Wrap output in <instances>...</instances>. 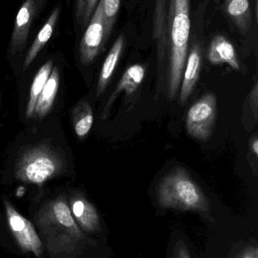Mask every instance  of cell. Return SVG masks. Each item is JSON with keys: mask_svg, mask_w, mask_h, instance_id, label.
I'll list each match as a JSON object with an SVG mask.
<instances>
[{"mask_svg": "<svg viewBox=\"0 0 258 258\" xmlns=\"http://www.w3.org/2000/svg\"><path fill=\"white\" fill-rule=\"evenodd\" d=\"M30 218L50 258H86L98 245L74 221L66 194L44 200Z\"/></svg>", "mask_w": 258, "mask_h": 258, "instance_id": "obj_1", "label": "cell"}, {"mask_svg": "<svg viewBox=\"0 0 258 258\" xmlns=\"http://www.w3.org/2000/svg\"><path fill=\"white\" fill-rule=\"evenodd\" d=\"M158 203L164 209L196 212L213 222L209 200L199 186L181 168L170 173L161 183Z\"/></svg>", "mask_w": 258, "mask_h": 258, "instance_id": "obj_2", "label": "cell"}, {"mask_svg": "<svg viewBox=\"0 0 258 258\" xmlns=\"http://www.w3.org/2000/svg\"><path fill=\"white\" fill-rule=\"evenodd\" d=\"M190 1L170 0L168 34L170 48V97H175L182 81L190 36Z\"/></svg>", "mask_w": 258, "mask_h": 258, "instance_id": "obj_3", "label": "cell"}, {"mask_svg": "<svg viewBox=\"0 0 258 258\" xmlns=\"http://www.w3.org/2000/svg\"><path fill=\"white\" fill-rule=\"evenodd\" d=\"M65 161L59 152L45 144L23 150L15 162V177L29 184L41 186L65 169Z\"/></svg>", "mask_w": 258, "mask_h": 258, "instance_id": "obj_4", "label": "cell"}, {"mask_svg": "<svg viewBox=\"0 0 258 258\" xmlns=\"http://www.w3.org/2000/svg\"><path fill=\"white\" fill-rule=\"evenodd\" d=\"M3 204L5 225L0 226V236H7L9 250L21 255L43 257L46 252L33 222L23 216L9 199L3 198Z\"/></svg>", "mask_w": 258, "mask_h": 258, "instance_id": "obj_5", "label": "cell"}, {"mask_svg": "<svg viewBox=\"0 0 258 258\" xmlns=\"http://www.w3.org/2000/svg\"><path fill=\"white\" fill-rule=\"evenodd\" d=\"M109 37L103 0H99L80 41L79 54L82 64H90L96 58Z\"/></svg>", "mask_w": 258, "mask_h": 258, "instance_id": "obj_6", "label": "cell"}, {"mask_svg": "<svg viewBox=\"0 0 258 258\" xmlns=\"http://www.w3.org/2000/svg\"><path fill=\"white\" fill-rule=\"evenodd\" d=\"M217 115V99L213 94L201 97L189 108L186 117L188 133L200 141L212 135Z\"/></svg>", "mask_w": 258, "mask_h": 258, "instance_id": "obj_7", "label": "cell"}, {"mask_svg": "<svg viewBox=\"0 0 258 258\" xmlns=\"http://www.w3.org/2000/svg\"><path fill=\"white\" fill-rule=\"evenodd\" d=\"M45 3L46 0H24L15 18L11 36V54H17L25 48L33 21L44 9Z\"/></svg>", "mask_w": 258, "mask_h": 258, "instance_id": "obj_8", "label": "cell"}, {"mask_svg": "<svg viewBox=\"0 0 258 258\" xmlns=\"http://www.w3.org/2000/svg\"><path fill=\"white\" fill-rule=\"evenodd\" d=\"M68 206L74 221L80 230L90 237L100 236L103 232L102 222L98 210L83 194L74 192L67 197Z\"/></svg>", "mask_w": 258, "mask_h": 258, "instance_id": "obj_9", "label": "cell"}, {"mask_svg": "<svg viewBox=\"0 0 258 258\" xmlns=\"http://www.w3.org/2000/svg\"><path fill=\"white\" fill-rule=\"evenodd\" d=\"M170 0H154L153 14V37L161 57L165 55L169 47L168 34V10Z\"/></svg>", "mask_w": 258, "mask_h": 258, "instance_id": "obj_10", "label": "cell"}, {"mask_svg": "<svg viewBox=\"0 0 258 258\" xmlns=\"http://www.w3.org/2000/svg\"><path fill=\"white\" fill-rule=\"evenodd\" d=\"M61 10H62V6L60 3H58L51 11V14L47 18L45 22L44 23L42 28L38 32L31 46L29 48L28 51L26 54L24 64H23V69L24 71L27 70L29 66L33 63V60L37 57L41 50L45 47L47 42L51 39L55 29H56V24L59 21Z\"/></svg>", "mask_w": 258, "mask_h": 258, "instance_id": "obj_11", "label": "cell"}, {"mask_svg": "<svg viewBox=\"0 0 258 258\" xmlns=\"http://www.w3.org/2000/svg\"><path fill=\"white\" fill-rule=\"evenodd\" d=\"M208 58L212 64L227 63L235 71L239 70L236 49L232 42L223 35L214 36L209 45Z\"/></svg>", "mask_w": 258, "mask_h": 258, "instance_id": "obj_12", "label": "cell"}, {"mask_svg": "<svg viewBox=\"0 0 258 258\" xmlns=\"http://www.w3.org/2000/svg\"><path fill=\"white\" fill-rule=\"evenodd\" d=\"M224 9L241 34H248L252 25L250 0H224Z\"/></svg>", "mask_w": 258, "mask_h": 258, "instance_id": "obj_13", "label": "cell"}, {"mask_svg": "<svg viewBox=\"0 0 258 258\" xmlns=\"http://www.w3.org/2000/svg\"><path fill=\"white\" fill-rule=\"evenodd\" d=\"M59 83H60V73H59V68L55 67L53 68L51 74L45 83L42 92L38 97L33 117L37 119H42L49 113L57 95Z\"/></svg>", "mask_w": 258, "mask_h": 258, "instance_id": "obj_14", "label": "cell"}, {"mask_svg": "<svg viewBox=\"0 0 258 258\" xmlns=\"http://www.w3.org/2000/svg\"><path fill=\"white\" fill-rule=\"evenodd\" d=\"M201 63V48L198 44H195L188 56L186 71L182 83L180 101L183 103L187 101L196 84L199 77Z\"/></svg>", "mask_w": 258, "mask_h": 258, "instance_id": "obj_15", "label": "cell"}, {"mask_svg": "<svg viewBox=\"0 0 258 258\" xmlns=\"http://www.w3.org/2000/svg\"><path fill=\"white\" fill-rule=\"evenodd\" d=\"M145 74V68L140 64L133 65L125 71L118 83L115 92L109 98V102L106 104L104 110L105 114H107L109 108L112 107L120 92L124 91L127 95H131L138 89L139 85L143 81Z\"/></svg>", "mask_w": 258, "mask_h": 258, "instance_id": "obj_16", "label": "cell"}, {"mask_svg": "<svg viewBox=\"0 0 258 258\" xmlns=\"http://www.w3.org/2000/svg\"><path fill=\"white\" fill-rule=\"evenodd\" d=\"M124 44H125V37L124 35H121L118 36L108 54L104 63H103L102 68H101L98 85H97V97H99L103 93L110 82L111 78L115 72V68H116L120 57L122 54Z\"/></svg>", "mask_w": 258, "mask_h": 258, "instance_id": "obj_17", "label": "cell"}, {"mask_svg": "<svg viewBox=\"0 0 258 258\" xmlns=\"http://www.w3.org/2000/svg\"><path fill=\"white\" fill-rule=\"evenodd\" d=\"M71 119L77 137H86L93 124V113L90 104L86 101H80L71 112Z\"/></svg>", "mask_w": 258, "mask_h": 258, "instance_id": "obj_18", "label": "cell"}, {"mask_svg": "<svg viewBox=\"0 0 258 258\" xmlns=\"http://www.w3.org/2000/svg\"><path fill=\"white\" fill-rule=\"evenodd\" d=\"M53 68V60H49L45 62L33 79V83L30 88V95H29L28 103H27L26 116L27 119L33 117L35 106L37 101L38 97L42 92L45 83L48 80Z\"/></svg>", "mask_w": 258, "mask_h": 258, "instance_id": "obj_19", "label": "cell"}, {"mask_svg": "<svg viewBox=\"0 0 258 258\" xmlns=\"http://www.w3.org/2000/svg\"><path fill=\"white\" fill-rule=\"evenodd\" d=\"M98 2L99 0H74V18L80 28L88 25Z\"/></svg>", "mask_w": 258, "mask_h": 258, "instance_id": "obj_20", "label": "cell"}, {"mask_svg": "<svg viewBox=\"0 0 258 258\" xmlns=\"http://www.w3.org/2000/svg\"><path fill=\"white\" fill-rule=\"evenodd\" d=\"M121 0H103L108 36H110L121 7Z\"/></svg>", "mask_w": 258, "mask_h": 258, "instance_id": "obj_21", "label": "cell"}, {"mask_svg": "<svg viewBox=\"0 0 258 258\" xmlns=\"http://www.w3.org/2000/svg\"><path fill=\"white\" fill-rule=\"evenodd\" d=\"M231 258H258L257 243H250L242 247Z\"/></svg>", "mask_w": 258, "mask_h": 258, "instance_id": "obj_22", "label": "cell"}, {"mask_svg": "<svg viewBox=\"0 0 258 258\" xmlns=\"http://www.w3.org/2000/svg\"><path fill=\"white\" fill-rule=\"evenodd\" d=\"M171 258H192L189 248L183 240H178L173 247Z\"/></svg>", "mask_w": 258, "mask_h": 258, "instance_id": "obj_23", "label": "cell"}, {"mask_svg": "<svg viewBox=\"0 0 258 258\" xmlns=\"http://www.w3.org/2000/svg\"><path fill=\"white\" fill-rule=\"evenodd\" d=\"M251 149H252V151L254 152V155L257 156L258 140L256 138H254V141H252V144H251Z\"/></svg>", "mask_w": 258, "mask_h": 258, "instance_id": "obj_24", "label": "cell"}, {"mask_svg": "<svg viewBox=\"0 0 258 258\" xmlns=\"http://www.w3.org/2000/svg\"><path fill=\"white\" fill-rule=\"evenodd\" d=\"M214 2H215V3H218V2H219L220 0H213Z\"/></svg>", "mask_w": 258, "mask_h": 258, "instance_id": "obj_25", "label": "cell"}]
</instances>
